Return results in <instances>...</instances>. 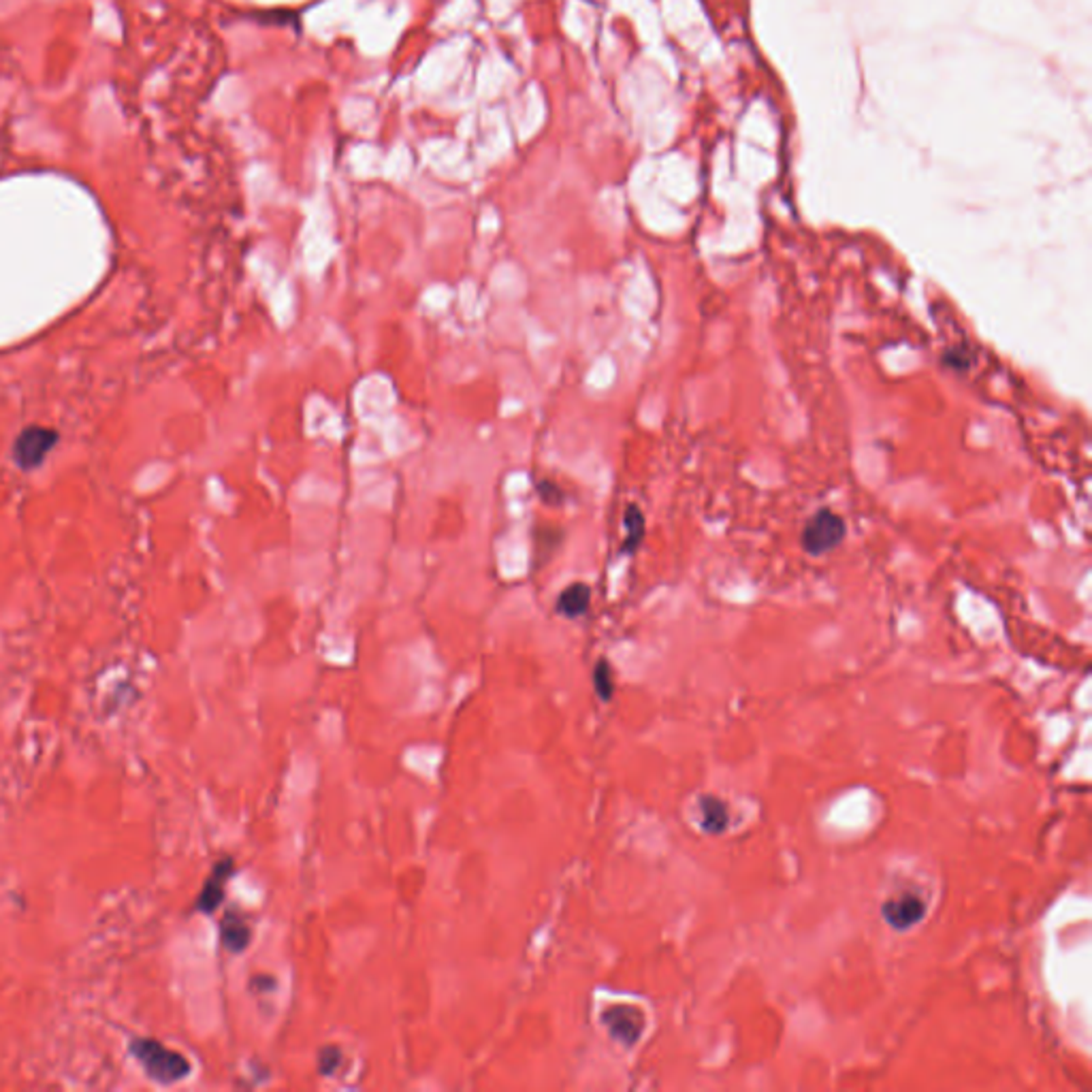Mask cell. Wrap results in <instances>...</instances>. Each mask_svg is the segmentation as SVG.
Returning a JSON list of instances; mask_svg holds the SVG:
<instances>
[{
	"instance_id": "8fae6325",
	"label": "cell",
	"mask_w": 1092,
	"mask_h": 1092,
	"mask_svg": "<svg viewBox=\"0 0 1092 1092\" xmlns=\"http://www.w3.org/2000/svg\"><path fill=\"white\" fill-rule=\"evenodd\" d=\"M593 683H595V692L600 694V698L604 702H608L610 696H612V690H615V685H612V670H610V663L607 660H600L598 666H595Z\"/></svg>"
},
{
	"instance_id": "6da1fadb",
	"label": "cell",
	"mask_w": 1092,
	"mask_h": 1092,
	"mask_svg": "<svg viewBox=\"0 0 1092 1092\" xmlns=\"http://www.w3.org/2000/svg\"><path fill=\"white\" fill-rule=\"evenodd\" d=\"M131 1052L137 1063L144 1066L146 1073L158 1083H175L190 1073V1063L186 1056L173 1052L156 1039H134Z\"/></svg>"
},
{
	"instance_id": "30bf717a",
	"label": "cell",
	"mask_w": 1092,
	"mask_h": 1092,
	"mask_svg": "<svg viewBox=\"0 0 1092 1092\" xmlns=\"http://www.w3.org/2000/svg\"><path fill=\"white\" fill-rule=\"evenodd\" d=\"M561 529L557 527H549V525H540L536 527V553L540 557L549 559L553 553L557 551V546L561 542Z\"/></svg>"
},
{
	"instance_id": "ba28073f",
	"label": "cell",
	"mask_w": 1092,
	"mask_h": 1092,
	"mask_svg": "<svg viewBox=\"0 0 1092 1092\" xmlns=\"http://www.w3.org/2000/svg\"><path fill=\"white\" fill-rule=\"evenodd\" d=\"M220 937L229 952L239 954L250 943V926L238 913H226L220 924Z\"/></svg>"
},
{
	"instance_id": "9c48e42d",
	"label": "cell",
	"mask_w": 1092,
	"mask_h": 1092,
	"mask_svg": "<svg viewBox=\"0 0 1092 1092\" xmlns=\"http://www.w3.org/2000/svg\"><path fill=\"white\" fill-rule=\"evenodd\" d=\"M624 525H625V542H624V551L625 553H634L638 546L643 542V536H644V517L638 506H627L625 508V515H624Z\"/></svg>"
},
{
	"instance_id": "3957f363",
	"label": "cell",
	"mask_w": 1092,
	"mask_h": 1092,
	"mask_svg": "<svg viewBox=\"0 0 1092 1092\" xmlns=\"http://www.w3.org/2000/svg\"><path fill=\"white\" fill-rule=\"evenodd\" d=\"M604 1027L608 1029L610 1037L625 1046H634L644 1030V1015L641 1010L629 1005H615L602 1013Z\"/></svg>"
},
{
	"instance_id": "7a4b0ae2",
	"label": "cell",
	"mask_w": 1092,
	"mask_h": 1092,
	"mask_svg": "<svg viewBox=\"0 0 1092 1092\" xmlns=\"http://www.w3.org/2000/svg\"><path fill=\"white\" fill-rule=\"evenodd\" d=\"M845 532L847 527L843 517H838L830 508H821L806 520L802 529V549L813 557L826 555L843 542Z\"/></svg>"
},
{
	"instance_id": "52a82bcc",
	"label": "cell",
	"mask_w": 1092,
	"mask_h": 1092,
	"mask_svg": "<svg viewBox=\"0 0 1092 1092\" xmlns=\"http://www.w3.org/2000/svg\"><path fill=\"white\" fill-rule=\"evenodd\" d=\"M698 809L702 815V830L709 835H721L730 824L728 806L724 801L715 796H702L698 801Z\"/></svg>"
},
{
	"instance_id": "7c38bea8",
	"label": "cell",
	"mask_w": 1092,
	"mask_h": 1092,
	"mask_svg": "<svg viewBox=\"0 0 1092 1092\" xmlns=\"http://www.w3.org/2000/svg\"><path fill=\"white\" fill-rule=\"evenodd\" d=\"M342 1049L335 1048V1046H326L323 1048L321 1052H318V1073L321 1075H331L338 1071V1066L342 1065Z\"/></svg>"
},
{
	"instance_id": "5b68a950",
	"label": "cell",
	"mask_w": 1092,
	"mask_h": 1092,
	"mask_svg": "<svg viewBox=\"0 0 1092 1092\" xmlns=\"http://www.w3.org/2000/svg\"><path fill=\"white\" fill-rule=\"evenodd\" d=\"M235 872V864L231 858H222L220 862L216 864L212 875L207 877L203 889H201V894L197 898V909L203 911V913H214L218 907H220L222 898H224V886L226 881L233 877Z\"/></svg>"
},
{
	"instance_id": "8992f818",
	"label": "cell",
	"mask_w": 1092,
	"mask_h": 1092,
	"mask_svg": "<svg viewBox=\"0 0 1092 1092\" xmlns=\"http://www.w3.org/2000/svg\"><path fill=\"white\" fill-rule=\"evenodd\" d=\"M590 604H591L590 585L572 583L559 593L555 608H557L559 615H564L568 619H576V617H583L585 612L590 610Z\"/></svg>"
},
{
	"instance_id": "277c9868",
	"label": "cell",
	"mask_w": 1092,
	"mask_h": 1092,
	"mask_svg": "<svg viewBox=\"0 0 1092 1092\" xmlns=\"http://www.w3.org/2000/svg\"><path fill=\"white\" fill-rule=\"evenodd\" d=\"M926 915V903L915 894H901L884 903V920L894 930H907Z\"/></svg>"
},
{
	"instance_id": "4fadbf2b",
	"label": "cell",
	"mask_w": 1092,
	"mask_h": 1092,
	"mask_svg": "<svg viewBox=\"0 0 1092 1092\" xmlns=\"http://www.w3.org/2000/svg\"><path fill=\"white\" fill-rule=\"evenodd\" d=\"M536 491L540 495V500L544 503H549V506H561V502H564V491H561V486L551 481L537 483Z\"/></svg>"
}]
</instances>
